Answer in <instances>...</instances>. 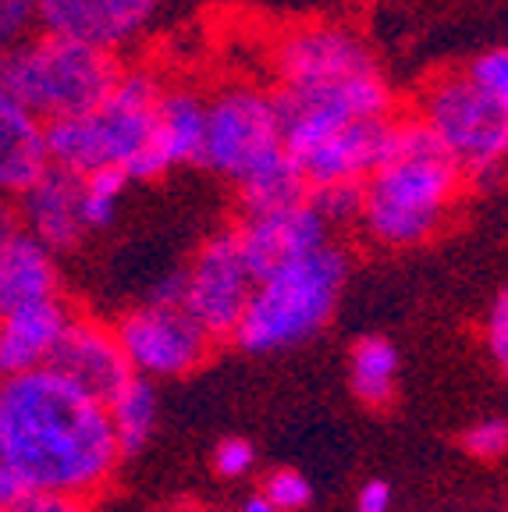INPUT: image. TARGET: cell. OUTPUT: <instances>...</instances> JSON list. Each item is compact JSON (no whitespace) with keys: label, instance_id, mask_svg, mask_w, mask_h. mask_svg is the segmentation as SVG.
Wrapping results in <instances>:
<instances>
[{"label":"cell","instance_id":"f1b7e54d","mask_svg":"<svg viewBox=\"0 0 508 512\" xmlns=\"http://www.w3.org/2000/svg\"><path fill=\"white\" fill-rule=\"evenodd\" d=\"M253 466H256V448L249 445L246 438H224L221 445L214 448V470L221 473L224 480L249 477Z\"/></svg>","mask_w":508,"mask_h":512},{"label":"cell","instance_id":"83f0119b","mask_svg":"<svg viewBox=\"0 0 508 512\" xmlns=\"http://www.w3.org/2000/svg\"><path fill=\"white\" fill-rule=\"evenodd\" d=\"M462 445L473 459H501L508 452V420L501 416L480 420L462 434Z\"/></svg>","mask_w":508,"mask_h":512},{"label":"cell","instance_id":"e0dca14e","mask_svg":"<svg viewBox=\"0 0 508 512\" xmlns=\"http://www.w3.org/2000/svg\"><path fill=\"white\" fill-rule=\"evenodd\" d=\"M79 196H82V178L50 164V168L18 196L15 217L22 221V232H29L36 242H43L50 253L75 249L82 235H86L82 214H79Z\"/></svg>","mask_w":508,"mask_h":512},{"label":"cell","instance_id":"9a60e30c","mask_svg":"<svg viewBox=\"0 0 508 512\" xmlns=\"http://www.w3.org/2000/svg\"><path fill=\"white\" fill-rule=\"evenodd\" d=\"M235 239H239L249 271L260 281L263 274L331 246V228L310 203H299V207L278 210V214L242 217L235 224Z\"/></svg>","mask_w":508,"mask_h":512},{"label":"cell","instance_id":"4fadbf2b","mask_svg":"<svg viewBox=\"0 0 508 512\" xmlns=\"http://www.w3.org/2000/svg\"><path fill=\"white\" fill-rule=\"evenodd\" d=\"M47 370H54L57 377H64L79 392L93 395L100 402L111 399L121 384L132 377L125 352L118 345V335H114V324L82 317V313H75V320L68 324L54 356H50Z\"/></svg>","mask_w":508,"mask_h":512},{"label":"cell","instance_id":"4316f807","mask_svg":"<svg viewBox=\"0 0 508 512\" xmlns=\"http://www.w3.org/2000/svg\"><path fill=\"white\" fill-rule=\"evenodd\" d=\"M466 72H469V79L484 89V93H491L501 107H508V47L480 54L477 61L469 64Z\"/></svg>","mask_w":508,"mask_h":512},{"label":"cell","instance_id":"7a4b0ae2","mask_svg":"<svg viewBox=\"0 0 508 512\" xmlns=\"http://www.w3.org/2000/svg\"><path fill=\"white\" fill-rule=\"evenodd\" d=\"M466 175L416 114H398L384 164L363 182V232L388 249L420 246L455 210Z\"/></svg>","mask_w":508,"mask_h":512},{"label":"cell","instance_id":"603a6c76","mask_svg":"<svg viewBox=\"0 0 508 512\" xmlns=\"http://www.w3.org/2000/svg\"><path fill=\"white\" fill-rule=\"evenodd\" d=\"M352 392L366 406H388L398 381V349L381 335H366L356 342L349 360Z\"/></svg>","mask_w":508,"mask_h":512},{"label":"cell","instance_id":"7402d4cb","mask_svg":"<svg viewBox=\"0 0 508 512\" xmlns=\"http://www.w3.org/2000/svg\"><path fill=\"white\" fill-rule=\"evenodd\" d=\"M306 200H310V185H306L299 164H295L288 153L239 185L242 217L278 214V210L299 207V203H306Z\"/></svg>","mask_w":508,"mask_h":512},{"label":"cell","instance_id":"d590c367","mask_svg":"<svg viewBox=\"0 0 508 512\" xmlns=\"http://www.w3.org/2000/svg\"><path fill=\"white\" fill-rule=\"evenodd\" d=\"M18 228V217H15V207H11L4 196H0V242L8 239L11 232Z\"/></svg>","mask_w":508,"mask_h":512},{"label":"cell","instance_id":"5bb4252c","mask_svg":"<svg viewBox=\"0 0 508 512\" xmlns=\"http://www.w3.org/2000/svg\"><path fill=\"white\" fill-rule=\"evenodd\" d=\"M395 118L381 121H356V125L334 132V136L320 139V143L306 146L288 157L299 164L302 178L310 189H324V185H342V182H366L377 168L384 164L391 150V128Z\"/></svg>","mask_w":508,"mask_h":512},{"label":"cell","instance_id":"8d00e7d4","mask_svg":"<svg viewBox=\"0 0 508 512\" xmlns=\"http://www.w3.org/2000/svg\"><path fill=\"white\" fill-rule=\"evenodd\" d=\"M239 512H278V509H270V505L263 502L260 495H253L249 502H242V509H239Z\"/></svg>","mask_w":508,"mask_h":512},{"label":"cell","instance_id":"6da1fadb","mask_svg":"<svg viewBox=\"0 0 508 512\" xmlns=\"http://www.w3.org/2000/svg\"><path fill=\"white\" fill-rule=\"evenodd\" d=\"M0 456L25 491L82 502L104 491L121 463L104 402L47 367L0 381Z\"/></svg>","mask_w":508,"mask_h":512},{"label":"cell","instance_id":"4dcf8cb0","mask_svg":"<svg viewBox=\"0 0 508 512\" xmlns=\"http://www.w3.org/2000/svg\"><path fill=\"white\" fill-rule=\"evenodd\" d=\"M4 512H89V502L54 491H22Z\"/></svg>","mask_w":508,"mask_h":512},{"label":"cell","instance_id":"ba28073f","mask_svg":"<svg viewBox=\"0 0 508 512\" xmlns=\"http://www.w3.org/2000/svg\"><path fill=\"white\" fill-rule=\"evenodd\" d=\"M270 96L278 107L288 153L306 150V146L356 125V121H381L398 114L395 89L388 86L381 68L331 82H313V86L270 89Z\"/></svg>","mask_w":508,"mask_h":512},{"label":"cell","instance_id":"484cf974","mask_svg":"<svg viewBox=\"0 0 508 512\" xmlns=\"http://www.w3.org/2000/svg\"><path fill=\"white\" fill-rule=\"evenodd\" d=\"M260 498L270 505V509H278V512H299L313 502V484L302 477L299 470L281 466V470H274V473L263 477Z\"/></svg>","mask_w":508,"mask_h":512},{"label":"cell","instance_id":"ffe728a7","mask_svg":"<svg viewBox=\"0 0 508 512\" xmlns=\"http://www.w3.org/2000/svg\"><path fill=\"white\" fill-rule=\"evenodd\" d=\"M47 168V125L0 93V196H22Z\"/></svg>","mask_w":508,"mask_h":512},{"label":"cell","instance_id":"8fae6325","mask_svg":"<svg viewBox=\"0 0 508 512\" xmlns=\"http://www.w3.org/2000/svg\"><path fill=\"white\" fill-rule=\"evenodd\" d=\"M270 68H274V89H292L374 72L381 64L352 29L317 22L288 29L270 50Z\"/></svg>","mask_w":508,"mask_h":512},{"label":"cell","instance_id":"f546056e","mask_svg":"<svg viewBox=\"0 0 508 512\" xmlns=\"http://www.w3.org/2000/svg\"><path fill=\"white\" fill-rule=\"evenodd\" d=\"M484 335H487V349L494 352V360H498L508 374V285L494 296L491 310H487Z\"/></svg>","mask_w":508,"mask_h":512},{"label":"cell","instance_id":"74e56055","mask_svg":"<svg viewBox=\"0 0 508 512\" xmlns=\"http://www.w3.org/2000/svg\"><path fill=\"white\" fill-rule=\"evenodd\" d=\"M164 512H207V509H199V505H178V509H164Z\"/></svg>","mask_w":508,"mask_h":512},{"label":"cell","instance_id":"30bf717a","mask_svg":"<svg viewBox=\"0 0 508 512\" xmlns=\"http://www.w3.org/2000/svg\"><path fill=\"white\" fill-rule=\"evenodd\" d=\"M114 335L135 377L167 381L203 367L210 356V335L182 306H135L114 324Z\"/></svg>","mask_w":508,"mask_h":512},{"label":"cell","instance_id":"2e32d148","mask_svg":"<svg viewBox=\"0 0 508 512\" xmlns=\"http://www.w3.org/2000/svg\"><path fill=\"white\" fill-rule=\"evenodd\" d=\"M207 136V96L196 89H164L153 121V136L135 164L128 168L132 182H150L182 164H199Z\"/></svg>","mask_w":508,"mask_h":512},{"label":"cell","instance_id":"d4e9b609","mask_svg":"<svg viewBox=\"0 0 508 512\" xmlns=\"http://www.w3.org/2000/svg\"><path fill=\"white\" fill-rule=\"evenodd\" d=\"M306 203L324 217L327 228H334V224H359V217H363V182L310 189V200Z\"/></svg>","mask_w":508,"mask_h":512},{"label":"cell","instance_id":"8992f818","mask_svg":"<svg viewBox=\"0 0 508 512\" xmlns=\"http://www.w3.org/2000/svg\"><path fill=\"white\" fill-rule=\"evenodd\" d=\"M413 114L459 164L466 182H487L508 160V107L484 93L469 72L455 68L423 82Z\"/></svg>","mask_w":508,"mask_h":512},{"label":"cell","instance_id":"52a82bcc","mask_svg":"<svg viewBox=\"0 0 508 512\" xmlns=\"http://www.w3.org/2000/svg\"><path fill=\"white\" fill-rule=\"evenodd\" d=\"M285 153L278 107L267 89L231 82L207 96V136L199 157L207 171L239 189Z\"/></svg>","mask_w":508,"mask_h":512},{"label":"cell","instance_id":"44dd1931","mask_svg":"<svg viewBox=\"0 0 508 512\" xmlns=\"http://www.w3.org/2000/svg\"><path fill=\"white\" fill-rule=\"evenodd\" d=\"M104 406L121 459L143 452L146 441L153 438V427H157V388H153V381L132 374Z\"/></svg>","mask_w":508,"mask_h":512},{"label":"cell","instance_id":"7c38bea8","mask_svg":"<svg viewBox=\"0 0 508 512\" xmlns=\"http://www.w3.org/2000/svg\"><path fill=\"white\" fill-rule=\"evenodd\" d=\"M157 0H36L47 36L118 54L150 25Z\"/></svg>","mask_w":508,"mask_h":512},{"label":"cell","instance_id":"d6986e66","mask_svg":"<svg viewBox=\"0 0 508 512\" xmlns=\"http://www.w3.org/2000/svg\"><path fill=\"white\" fill-rule=\"evenodd\" d=\"M61 296L54 253L29 232L15 228L0 242V317Z\"/></svg>","mask_w":508,"mask_h":512},{"label":"cell","instance_id":"277c9868","mask_svg":"<svg viewBox=\"0 0 508 512\" xmlns=\"http://www.w3.org/2000/svg\"><path fill=\"white\" fill-rule=\"evenodd\" d=\"M164 82L146 68H121L100 107L75 118L47 121V160L86 178L100 168H128L150 146Z\"/></svg>","mask_w":508,"mask_h":512},{"label":"cell","instance_id":"cb8c5ba5","mask_svg":"<svg viewBox=\"0 0 508 512\" xmlns=\"http://www.w3.org/2000/svg\"><path fill=\"white\" fill-rule=\"evenodd\" d=\"M128 182H132V178L121 168H100L82 178L79 214H82V228H86V232H104V228H111L114 214H118V200Z\"/></svg>","mask_w":508,"mask_h":512},{"label":"cell","instance_id":"5b68a950","mask_svg":"<svg viewBox=\"0 0 508 512\" xmlns=\"http://www.w3.org/2000/svg\"><path fill=\"white\" fill-rule=\"evenodd\" d=\"M121 75L114 54L72 40H43L18 50H0V93L47 121L89 114L107 100Z\"/></svg>","mask_w":508,"mask_h":512},{"label":"cell","instance_id":"d6a6232c","mask_svg":"<svg viewBox=\"0 0 508 512\" xmlns=\"http://www.w3.org/2000/svg\"><path fill=\"white\" fill-rule=\"evenodd\" d=\"M146 303L150 306H182L185 310V271L164 274L160 281H153Z\"/></svg>","mask_w":508,"mask_h":512},{"label":"cell","instance_id":"ac0fdd59","mask_svg":"<svg viewBox=\"0 0 508 512\" xmlns=\"http://www.w3.org/2000/svg\"><path fill=\"white\" fill-rule=\"evenodd\" d=\"M72 320L75 310L64 296L0 317V370L4 377L47 367Z\"/></svg>","mask_w":508,"mask_h":512},{"label":"cell","instance_id":"9c48e42d","mask_svg":"<svg viewBox=\"0 0 508 512\" xmlns=\"http://www.w3.org/2000/svg\"><path fill=\"white\" fill-rule=\"evenodd\" d=\"M256 274L249 271L235 228L214 232L185 267V313L207 331L210 342L235 338L253 299Z\"/></svg>","mask_w":508,"mask_h":512},{"label":"cell","instance_id":"3957f363","mask_svg":"<svg viewBox=\"0 0 508 512\" xmlns=\"http://www.w3.org/2000/svg\"><path fill=\"white\" fill-rule=\"evenodd\" d=\"M345 278H349V256L334 242L263 274L231 342L256 356L302 345L331 320Z\"/></svg>","mask_w":508,"mask_h":512},{"label":"cell","instance_id":"836d02e7","mask_svg":"<svg viewBox=\"0 0 508 512\" xmlns=\"http://www.w3.org/2000/svg\"><path fill=\"white\" fill-rule=\"evenodd\" d=\"M356 512H391V488L384 480H366L356 495Z\"/></svg>","mask_w":508,"mask_h":512},{"label":"cell","instance_id":"1f68e13d","mask_svg":"<svg viewBox=\"0 0 508 512\" xmlns=\"http://www.w3.org/2000/svg\"><path fill=\"white\" fill-rule=\"evenodd\" d=\"M32 15H36V0H0V50H11Z\"/></svg>","mask_w":508,"mask_h":512},{"label":"cell","instance_id":"e575fe53","mask_svg":"<svg viewBox=\"0 0 508 512\" xmlns=\"http://www.w3.org/2000/svg\"><path fill=\"white\" fill-rule=\"evenodd\" d=\"M22 491H25V488H22V480L15 477V470L8 466V459L0 456V512L8 509V505L15 502V498L22 495Z\"/></svg>","mask_w":508,"mask_h":512}]
</instances>
